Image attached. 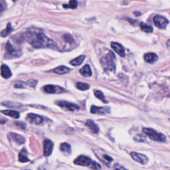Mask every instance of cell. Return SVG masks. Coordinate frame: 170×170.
Returning a JSON list of instances; mask_svg holds the SVG:
<instances>
[{"instance_id":"6da1fadb","label":"cell","mask_w":170,"mask_h":170,"mask_svg":"<svg viewBox=\"0 0 170 170\" xmlns=\"http://www.w3.org/2000/svg\"><path fill=\"white\" fill-rule=\"evenodd\" d=\"M24 37L29 43L35 48H49L52 49H58L57 44L53 40L47 37L42 33L36 30L27 31L24 35Z\"/></svg>"},{"instance_id":"7a4b0ae2","label":"cell","mask_w":170,"mask_h":170,"mask_svg":"<svg viewBox=\"0 0 170 170\" xmlns=\"http://www.w3.org/2000/svg\"><path fill=\"white\" fill-rule=\"evenodd\" d=\"M115 56L114 53L109 51L108 53L102 57L101 59V65L102 67L106 71H110L114 72L116 70V64L114 62Z\"/></svg>"},{"instance_id":"3957f363","label":"cell","mask_w":170,"mask_h":170,"mask_svg":"<svg viewBox=\"0 0 170 170\" xmlns=\"http://www.w3.org/2000/svg\"><path fill=\"white\" fill-rule=\"evenodd\" d=\"M143 132L145 135H147L152 140L160 142H166V137L165 135L157 132L156 130L150 128H144Z\"/></svg>"},{"instance_id":"277c9868","label":"cell","mask_w":170,"mask_h":170,"mask_svg":"<svg viewBox=\"0 0 170 170\" xmlns=\"http://www.w3.org/2000/svg\"><path fill=\"white\" fill-rule=\"evenodd\" d=\"M154 23L157 27L160 29H166L167 25H168L169 21L160 15H156L154 17Z\"/></svg>"},{"instance_id":"5b68a950","label":"cell","mask_w":170,"mask_h":170,"mask_svg":"<svg viewBox=\"0 0 170 170\" xmlns=\"http://www.w3.org/2000/svg\"><path fill=\"white\" fill-rule=\"evenodd\" d=\"M57 104H58L60 107L65 109L66 110L75 112L79 110V106L77 104H73V103L68 102L66 101H59L57 102Z\"/></svg>"},{"instance_id":"8992f818","label":"cell","mask_w":170,"mask_h":170,"mask_svg":"<svg viewBox=\"0 0 170 170\" xmlns=\"http://www.w3.org/2000/svg\"><path fill=\"white\" fill-rule=\"evenodd\" d=\"M130 156L132 157L133 160H135L136 162H137L139 163H141L142 165H145L148 162V157L144 154H139L137 152H133L130 153Z\"/></svg>"},{"instance_id":"52a82bcc","label":"cell","mask_w":170,"mask_h":170,"mask_svg":"<svg viewBox=\"0 0 170 170\" xmlns=\"http://www.w3.org/2000/svg\"><path fill=\"white\" fill-rule=\"evenodd\" d=\"M92 160L90 157L84 156H80L77 157L74 161V163L77 166H88L89 167L92 162Z\"/></svg>"},{"instance_id":"ba28073f","label":"cell","mask_w":170,"mask_h":170,"mask_svg":"<svg viewBox=\"0 0 170 170\" xmlns=\"http://www.w3.org/2000/svg\"><path fill=\"white\" fill-rule=\"evenodd\" d=\"M26 119L29 122L33 124H36V125L41 124L42 122V121H43V118H42L41 116L32 113L27 114Z\"/></svg>"},{"instance_id":"9c48e42d","label":"cell","mask_w":170,"mask_h":170,"mask_svg":"<svg viewBox=\"0 0 170 170\" xmlns=\"http://www.w3.org/2000/svg\"><path fill=\"white\" fill-rule=\"evenodd\" d=\"M53 147H54V144L50 139H45L43 142L44 156H49L53 152Z\"/></svg>"},{"instance_id":"30bf717a","label":"cell","mask_w":170,"mask_h":170,"mask_svg":"<svg viewBox=\"0 0 170 170\" xmlns=\"http://www.w3.org/2000/svg\"><path fill=\"white\" fill-rule=\"evenodd\" d=\"M110 109L109 107H98V106H92L90 108V112L92 114H106L110 112Z\"/></svg>"},{"instance_id":"8fae6325","label":"cell","mask_w":170,"mask_h":170,"mask_svg":"<svg viewBox=\"0 0 170 170\" xmlns=\"http://www.w3.org/2000/svg\"><path fill=\"white\" fill-rule=\"evenodd\" d=\"M45 92L49 94H54V93H61L65 91L63 88L54 85H46L43 88Z\"/></svg>"},{"instance_id":"7c38bea8","label":"cell","mask_w":170,"mask_h":170,"mask_svg":"<svg viewBox=\"0 0 170 170\" xmlns=\"http://www.w3.org/2000/svg\"><path fill=\"white\" fill-rule=\"evenodd\" d=\"M111 47L113 48V50L115 51V52L119 54L120 57H125V49L123 47L122 45H121L120 43H118L116 42H111Z\"/></svg>"},{"instance_id":"4fadbf2b","label":"cell","mask_w":170,"mask_h":170,"mask_svg":"<svg viewBox=\"0 0 170 170\" xmlns=\"http://www.w3.org/2000/svg\"><path fill=\"white\" fill-rule=\"evenodd\" d=\"M5 51H6V53H7L9 56L18 57V55H19L18 51L13 47V45L11 44V42L10 41H8L7 43H6Z\"/></svg>"},{"instance_id":"5bb4252c","label":"cell","mask_w":170,"mask_h":170,"mask_svg":"<svg viewBox=\"0 0 170 170\" xmlns=\"http://www.w3.org/2000/svg\"><path fill=\"white\" fill-rule=\"evenodd\" d=\"M85 125L89 128L90 131L94 133H97L99 132V128L98 125L92 120H88L85 123Z\"/></svg>"},{"instance_id":"9a60e30c","label":"cell","mask_w":170,"mask_h":170,"mask_svg":"<svg viewBox=\"0 0 170 170\" xmlns=\"http://www.w3.org/2000/svg\"><path fill=\"white\" fill-rule=\"evenodd\" d=\"M10 136H11V138L13 139V140L14 142H16L17 144H23L25 142V139L24 137H23L22 136H21L19 134H17L16 133L11 132L10 133Z\"/></svg>"},{"instance_id":"2e32d148","label":"cell","mask_w":170,"mask_h":170,"mask_svg":"<svg viewBox=\"0 0 170 170\" xmlns=\"http://www.w3.org/2000/svg\"><path fill=\"white\" fill-rule=\"evenodd\" d=\"M144 57L145 61L149 63H153L158 59V57H157V54L154 53H148L145 54Z\"/></svg>"},{"instance_id":"e0dca14e","label":"cell","mask_w":170,"mask_h":170,"mask_svg":"<svg viewBox=\"0 0 170 170\" xmlns=\"http://www.w3.org/2000/svg\"><path fill=\"white\" fill-rule=\"evenodd\" d=\"M11 72L10 71V68L6 65H3L1 66V75L2 77L4 78H9L11 77Z\"/></svg>"},{"instance_id":"ac0fdd59","label":"cell","mask_w":170,"mask_h":170,"mask_svg":"<svg viewBox=\"0 0 170 170\" xmlns=\"http://www.w3.org/2000/svg\"><path fill=\"white\" fill-rule=\"evenodd\" d=\"M79 72L82 76L85 77H89L90 76H92V71H91L90 67L89 65H86L83 68L81 69Z\"/></svg>"},{"instance_id":"d6986e66","label":"cell","mask_w":170,"mask_h":170,"mask_svg":"<svg viewBox=\"0 0 170 170\" xmlns=\"http://www.w3.org/2000/svg\"><path fill=\"white\" fill-rule=\"evenodd\" d=\"M70 71H71V69L68 67H66L65 66H60L59 67H57L53 70V72L59 75H64L69 73Z\"/></svg>"},{"instance_id":"ffe728a7","label":"cell","mask_w":170,"mask_h":170,"mask_svg":"<svg viewBox=\"0 0 170 170\" xmlns=\"http://www.w3.org/2000/svg\"><path fill=\"white\" fill-rule=\"evenodd\" d=\"M3 114H4L6 116H8L11 118H15V119H17L19 118V113L17 111L15 110H5L1 111Z\"/></svg>"},{"instance_id":"44dd1931","label":"cell","mask_w":170,"mask_h":170,"mask_svg":"<svg viewBox=\"0 0 170 170\" xmlns=\"http://www.w3.org/2000/svg\"><path fill=\"white\" fill-rule=\"evenodd\" d=\"M60 150L62 152L66 154H70L71 153V147L67 143H62L60 144Z\"/></svg>"},{"instance_id":"7402d4cb","label":"cell","mask_w":170,"mask_h":170,"mask_svg":"<svg viewBox=\"0 0 170 170\" xmlns=\"http://www.w3.org/2000/svg\"><path fill=\"white\" fill-rule=\"evenodd\" d=\"M84 59H85L84 55H81L79 57H77L76 59L72 60L70 62V64H71V65H73V66H78V65H80L81 64H82V63L84 61Z\"/></svg>"},{"instance_id":"603a6c76","label":"cell","mask_w":170,"mask_h":170,"mask_svg":"<svg viewBox=\"0 0 170 170\" xmlns=\"http://www.w3.org/2000/svg\"><path fill=\"white\" fill-rule=\"evenodd\" d=\"M13 27H11V23H8L7 25V27H6V29L1 32V33H0V35H1V37H7V35H10V33L12 31H13Z\"/></svg>"},{"instance_id":"cb8c5ba5","label":"cell","mask_w":170,"mask_h":170,"mask_svg":"<svg viewBox=\"0 0 170 170\" xmlns=\"http://www.w3.org/2000/svg\"><path fill=\"white\" fill-rule=\"evenodd\" d=\"M139 26H140V28L142 29V31L145 32V33H151L153 32V27H151V25H147V24H145V23H141Z\"/></svg>"},{"instance_id":"d4e9b609","label":"cell","mask_w":170,"mask_h":170,"mask_svg":"<svg viewBox=\"0 0 170 170\" xmlns=\"http://www.w3.org/2000/svg\"><path fill=\"white\" fill-rule=\"evenodd\" d=\"M25 150H23L19 154V161L20 162L25 163V162H29V159L26 156L27 152H25V154H24L25 153Z\"/></svg>"},{"instance_id":"484cf974","label":"cell","mask_w":170,"mask_h":170,"mask_svg":"<svg viewBox=\"0 0 170 170\" xmlns=\"http://www.w3.org/2000/svg\"><path fill=\"white\" fill-rule=\"evenodd\" d=\"M95 96L97 98H98L99 100H101V101L104 103H107V101L105 99V97L103 95V93L100 90H95Z\"/></svg>"},{"instance_id":"4316f807","label":"cell","mask_w":170,"mask_h":170,"mask_svg":"<svg viewBox=\"0 0 170 170\" xmlns=\"http://www.w3.org/2000/svg\"><path fill=\"white\" fill-rule=\"evenodd\" d=\"M76 86H77L78 90H86L88 89H89L90 88V86L89 84L83 83H77L76 84Z\"/></svg>"},{"instance_id":"83f0119b","label":"cell","mask_w":170,"mask_h":170,"mask_svg":"<svg viewBox=\"0 0 170 170\" xmlns=\"http://www.w3.org/2000/svg\"><path fill=\"white\" fill-rule=\"evenodd\" d=\"M77 1L76 0H71L69 5H63V7L65 8H71V9H76L77 7Z\"/></svg>"},{"instance_id":"f1b7e54d","label":"cell","mask_w":170,"mask_h":170,"mask_svg":"<svg viewBox=\"0 0 170 170\" xmlns=\"http://www.w3.org/2000/svg\"><path fill=\"white\" fill-rule=\"evenodd\" d=\"M89 167L90 168L94 170H100L101 169V166L98 163L94 162V161H92V162L90 163V164L89 165Z\"/></svg>"},{"instance_id":"f546056e","label":"cell","mask_w":170,"mask_h":170,"mask_svg":"<svg viewBox=\"0 0 170 170\" xmlns=\"http://www.w3.org/2000/svg\"><path fill=\"white\" fill-rule=\"evenodd\" d=\"M63 39H64V40H65V42H68V43H70V44L74 42V39H73V38H72V37L71 35H69V34L64 35H63Z\"/></svg>"},{"instance_id":"4dcf8cb0","label":"cell","mask_w":170,"mask_h":170,"mask_svg":"<svg viewBox=\"0 0 170 170\" xmlns=\"http://www.w3.org/2000/svg\"><path fill=\"white\" fill-rule=\"evenodd\" d=\"M37 83V82L36 81H35V80H33V79L29 80V81H27V84H28L29 86H31V87H35Z\"/></svg>"},{"instance_id":"1f68e13d","label":"cell","mask_w":170,"mask_h":170,"mask_svg":"<svg viewBox=\"0 0 170 170\" xmlns=\"http://www.w3.org/2000/svg\"><path fill=\"white\" fill-rule=\"evenodd\" d=\"M114 170H128L127 169L124 168L122 166L118 164V163H116V164L114 166Z\"/></svg>"},{"instance_id":"d6a6232c","label":"cell","mask_w":170,"mask_h":170,"mask_svg":"<svg viewBox=\"0 0 170 170\" xmlns=\"http://www.w3.org/2000/svg\"><path fill=\"white\" fill-rule=\"evenodd\" d=\"M15 124L18 126H19L20 128H23V129H25L26 127L25 124H24L23 122H15Z\"/></svg>"},{"instance_id":"836d02e7","label":"cell","mask_w":170,"mask_h":170,"mask_svg":"<svg viewBox=\"0 0 170 170\" xmlns=\"http://www.w3.org/2000/svg\"><path fill=\"white\" fill-rule=\"evenodd\" d=\"M103 158H104V160L105 161H106V162H111L112 161V157H110V156H108V155H104V156H103Z\"/></svg>"},{"instance_id":"e575fe53","label":"cell","mask_w":170,"mask_h":170,"mask_svg":"<svg viewBox=\"0 0 170 170\" xmlns=\"http://www.w3.org/2000/svg\"><path fill=\"white\" fill-rule=\"evenodd\" d=\"M15 86L16 88H23L24 86V83H22V82H19V83H18L15 85Z\"/></svg>"},{"instance_id":"d590c367","label":"cell","mask_w":170,"mask_h":170,"mask_svg":"<svg viewBox=\"0 0 170 170\" xmlns=\"http://www.w3.org/2000/svg\"><path fill=\"white\" fill-rule=\"evenodd\" d=\"M4 10H5V6L1 2H0V13H2V12L4 11Z\"/></svg>"},{"instance_id":"8d00e7d4","label":"cell","mask_w":170,"mask_h":170,"mask_svg":"<svg viewBox=\"0 0 170 170\" xmlns=\"http://www.w3.org/2000/svg\"><path fill=\"white\" fill-rule=\"evenodd\" d=\"M12 1H17V0H12Z\"/></svg>"},{"instance_id":"74e56055","label":"cell","mask_w":170,"mask_h":170,"mask_svg":"<svg viewBox=\"0 0 170 170\" xmlns=\"http://www.w3.org/2000/svg\"><path fill=\"white\" fill-rule=\"evenodd\" d=\"M24 170H29V169H24Z\"/></svg>"}]
</instances>
